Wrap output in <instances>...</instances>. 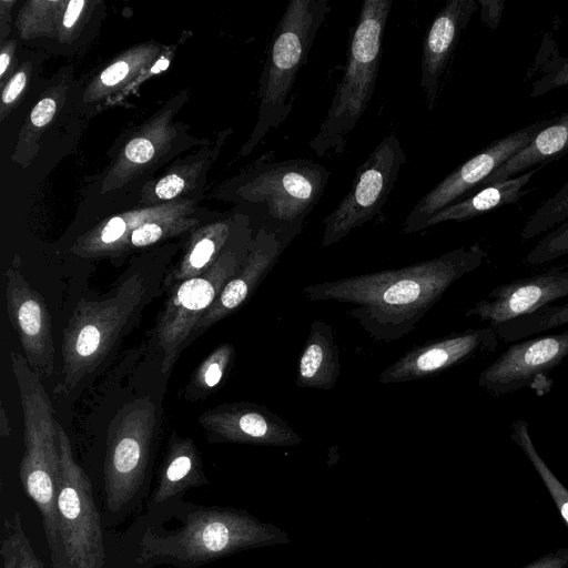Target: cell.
<instances>
[{"mask_svg":"<svg viewBox=\"0 0 568 568\" xmlns=\"http://www.w3.org/2000/svg\"><path fill=\"white\" fill-rule=\"evenodd\" d=\"M487 252L479 243L405 267L306 285L312 302L355 305L348 312L376 342L393 343L412 333L458 280L480 267Z\"/></svg>","mask_w":568,"mask_h":568,"instance_id":"obj_1","label":"cell"},{"mask_svg":"<svg viewBox=\"0 0 568 568\" xmlns=\"http://www.w3.org/2000/svg\"><path fill=\"white\" fill-rule=\"evenodd\" d=\"M261 538L247 516L180 497L146 508L106 552L105 568H197Z\"/></svg>","mask_w":568,"mask_h":568,"instance_id":"obj_2","label":"cell"},{"mask_svg":"<svg viewBox=\"0 0 568 568\" xmlns=\"http://www.w3.org/2000/svg\"><path fill=\"white\" fill-rule=\"evenodd\" d=\"M392 0H365L349 33L344 72L308 145L317 156L343 154L348 135L367 110L377 78Z\"/></svg>","mask_w":568,"mask_h":568,"instance_id":"obj_3","label":"cell"},{"mask_svg":"<svg viewBox=\"0 0 568 568\" xmlns=\"http://www.w3.org/2000/svg\"><path fill=\"white\" fill-rule=\"evenodd\" d=\"M146 288L144 277L134 274L112 296L77 304L63 329L62 381L55 394L68 395L98 368L143 307Z\"/></svg>","mask_w":568,"mask_h":568,"instance_id":"obj_4","label":"cell"},{"mask_svg":"<svg viewBox=\"0 0 568 568\" xmlns=\"http://www.w3.org/2000/svg\"><path fill=\"white\" fill-rule=\"evenodd\" d=\"M156 427V408L138 398L113 417L103 463V499L108 525H119L148 491Z\"/></svg>","mask_w":568,"mask_h":568,"instance_id":"obj_5","label":"cell"},{"mask_svg":"<svg viewBox=\"0 0 568 568\" xmlns=\"http://www.w3.org/2000/svg\"><path fill=\"white\" fill-rule=\"evenodd\" d=\"M331 11L327 0H291L277 23L261 80V113L254 133L258 142L290 115L287 102L317 31Z\"/></svg>","mask_w":568,"mask_h":568,"instance_id":"obj_6","label":"cell"},{"mask_svg":"<svg viewBox=\"0 0 568 568\" xmlns=\"http://www.w3.org/2000/svg\"><path fill=\"white\" fill-rule=\"evenodd\" d=\"M329 175L317 162L291 159L265 164L247 183V197L261 207V230L276 237L282 252L302 232Z\"/></svg>","mask_w":568,"mask_h":568,"instance_id":"obj_7","label":"cell"},{"mask_svg":"<svg viewBox=\"0 0 568 568\" xmlns=\"http://www.w3.org/2000/svg\"><path fill=\"white\" fill-rule=\"evenodd\" d=\"M61 474L58 509L71 568H105L106 549L92 484L75 462L71 442L58 423Z\"/></svg>","mask_w":568,"mask_h":568,"instance_id":"obj_8","label":"cell"},{"mask_svg":"<svg viewBox=\"0 0 568 568\" xmlns=\"http://www.w3.org/2000/svg\"><path fill=\"white\" fill-rule=\"evenodd\" d=\"M407 160L396 133L386 135L357 168L349 191L323 219L322 246H332L377 215Z\"/></svg>","mask_w":568,"mask_h":568,"instance_id":"obj_9","label":"cell"},{"mask_svg":"<svg viewBox=\"0 0 568 568\" xmlns=\"http://www.w3.org/2000/svg\"><path fill=\"white\" fill-rule=\"evenodd\" d=\"M248 247L250 244L237 252L223 254L202 275L175 285L156 324V342L162 352V373H169L173 368L199 321L241 268Z\"/></svg>","mask_w":568,"mask_h":568,"instance_id":"obj_10","label":"cell"},{"mask_svg":"<svg viewBox=\"0 0 568 568\" xmlns=\"http://www.w3.org/2000/svg\"><path fill=\"white\" fill-rule=\"evenodd\" d=\"M551 120H540L493 141L457 166L414 205L405 219L404 234L425 231L427 222L444 207L457 202L500 165L524 149Z\"/></svg>","mask_w":568,"mask_h":568,"instance_id":"obj_11","label":"cell"},{"mask_svg":"<svg viewBox=\"0 0 568 568\" xmlns=\"http://www.w3.org/2000/svg\"><path fill=\"white\" fill-rule=\"evenodd\" d=\"M568 358V329L520 339L504 349L478 375V385L495 397L542 386L551 371Z\"/></svg>","mask_w":568,"mask_h":568,"instance_id":"obj_12","label":"cell"},{"mask_svg":"<svg viewBox=\"0 0 568 568\" xmlns=\"http://www.w3.org/2000/svg\"><path fill=\"white\" fill-rule=\"evenodd\" d=\"M498 345V334L490 325L452 333L408 349L387 366L377 381L381 384H397L427 378L491 353Z\"/></svg>","mask_w":568,"mask_h":568,"instance_id":"obj_13","label":"cell"},{"mask_svg":"<svg viewBox=\"0 0 568 568\" xmlns=\"http://www.w3.org/2000/svg\"><path fill=\"white\" fill-rule=\"evenodd\" d=\"M3 277L8 317L19 337L24 357L41 378L51 377L55 348L47 303L31 287L19 264H12Z\"/></svg>","mask_w":568,"mask_h":568,"instance_id":"obj_14","label":"cell"},{"mask_svg":"<svg viewBox=\"0 0 568 568\" xmlns=\"http://www.w3.org/2000/svg\"><path fill=\"white\" fill-rule=\"evenodd\" d=\"M568 297V265H557L541 273L513 280L494 287L466 312L490 326L537 312Z\"/></svg>","mask_w":568,"mask_h":568,"instance_id":"obj_15","label":"cell"},{"mask_svg":"<svg viewBox=\"0 0 568 568\" xmlns=\"http://www.w3.org/2000/svg\"><path fill=\"white\" fill-rule=\"evenodd\" d=\"M197 420L210 443L292 446L302 440L285 419L256 403L222 404Z\"/></svg>","mask_w":568,"mask_h":568,"instance_id":"obj_16","label":"cell"},{"mask_svg":"<svg viewBox=\"0 0 568 568\" xmlns=\"http://www.w3.org/2000/svg\"><path fill=\"white\" fill-rule=\"evenodd\" d=\"M475 0H447L430 22L422 48L420 88L428 111L434 109L442 77L463 30L477 10Z\"/></svg>","mask_w":568,"mask_h":568,"instance_id":"obj_17","label":"cell"},{"mask_svg":"<svg viewBox=\"0 0 568 568\" xmlns=\"http://www.w3.org/2000/svg\"><path fill=\"white\" fill-rule=\"evenodd\" d=\"M282 253L276 237L260 230L250 243L241 268L199 321L189 342L242 307L272 271Z\"/></svg>","mask_w":568,"mask_h":568,"instance_id":"obj_18","label":"cell"},{"mask_svg":"<svg viewBox=\"0 0 568 568\" xmlns=\"http://www.w3.org/2000/svg\"><path fill=\"white\" fill-rule=\"evenodd\" d=\"M207 483L194 442L173 433L168 442L166 454L146 508L180 498L185 491Z\"/></svg>","mask_w":568,"mask_h":568,"instance_id":"obj_19","label":"cell"},{"mask_svg":"<svg viewBox=\"0 0 568 568\" xmlns=\"http://www.w3.org/2000/svg\"><path fill=\"white\" fill-rule=\"evenodd\" d=\"M341 368L334 327L322 320L313 321L300 356L296 386L333 389L341 376Z\"/></svg>","mask_w":568,"mask_h":568,"instance_id":"obj_20","label":"cell"},{"mask_svg":"<svg viewBox=\"0 0 568 568\" xmlns=\"http://www.w3.org/2000/svg\"><path fill=\"white\" fill-rule=\"evenodd\" d=\"M568 154V112L551 119L518 153L494 171L480 186L505 181Z\"/></svg>","mask_w":568,"mask_h":568,"instance_id":"obj_21","label":"cell"},{"mask_svg":"<svg viewBox=\"0 0 568 568\" xmlns=\"http://www.w3.org/2000/svg\"><path fill=\"white\" fill-rule=\"evenodd\" d=\"M542 166L545 165L535 166L520 175L480 187L473 195L457 201L436 213L427 222L426 229L444 222H464L504 205L518 202L526 194L524 191L525 186Z\"/></svg>","mask_w":568,"mask_h":568,"instance_id":"obj_22","label":"cell"},{"mask_svg":"<svg viewBox=\"0 0 568 568\" xmlns=\"http://www.w3.org/2000/svg\"><path fill=\"white\" fill-rule=\"evenodd\" d=\"M537 78L530 87V97L538 98L547 92L568 85V55L559 54L557 43L550 33L546 32L529 70Z\"/></svg>","mask_w":568,"mask_h":568,"instance_id":"obj_23","label":"cell"},{"mask_svg":"<svg viewBox=\"0 0 568 568\" xmlns=\"http://www.w3.org/2000/svg\"><path fill=\"white\" fill-rule=\"evenodd\" d=\"M568 324V302L552 304L531 314L493 326L499 339L514 343Z\"/></svg>","mask_w":568,"mask_h":568,"instance_id":"obj_24","label":"cell"},{"mask_svg":"<svg viewBox=\"0 0 568 568\" xmlns=\"http://www.w3.org/2000/svg\"><path fill=\"white\" fill-rule=\"evenodd\" d=\"M510 439L521 449L539 475L568 528V488L555 476L537 452L526 420L516 419L510 425Z\"/></svg>","mask_w":568,"mask_h":568,"instance_id":"obj_25","label":"cell"},{"mask_svg":"<svg viewBox=\"0 0 568 568\" xmlns=\"http://www.w3.org/2000/svg\"><path fill=\"white\" fill-rule=\"evenodd\" d=\"M234 356L235 349L231 343H223L212 351L192 375L185 397L195 400L211 394L231 368Z\"/></svg>","mask_w":568,"mask_h":568,"instance_id":"obj_26","label":"cell"},{"mask_svg":"<svg viewBox=\"0 0 568 568\" xmlns=\"http://www.w3.org/2000/svg\"><path fill=\"white\" fill-rule=\"evenodd\" d=\"M0 554L3 568H43L24 532L18 511L3 519Z\"/></svg>","mask_w":568,"mask_h":568,"instance_id":"obj_27","label":"cell"},{"mask_svg":"<svg viewBox=\"0 0 568 568\" xmlns=\"http://www.w3.org/2000/svg\"><path fill=\"white\" fill-rule=\"evenodd\" d=\"M568 220V181L546 200L526 221L520 231L524 241L551 231Z\"/></svg>","mask_w":568,"mask_h":568,"instance_id":"obj_28","label":"cell"},{"mask_svg":"<svg viewBox=\"0 0 568 568\" xmlns=\"http://www.w3.org/2000/svg\"><path fill=\"white\" fill-rule=\"evenodd\" d=\"M568 255V220L557 225L526 254L524 263L540 266Z\"/></svg>","mask_w":568,"mask_h":568,"instance_id":"obj_29","label":"cell"},{"mask_svg":"<svg viewBox=\"0 0 568 568\" xmlns=\"http://www.w3.org/2000/svg\"><path fill=\"white\" fill-rule=\"evenodd\" d=\"M480 20L491 31L496 30L505 10L504 0H478Z\"/></svg>","mask_w":568,"mask_h":568,"instance_id":"obj_30","label":"cell"},{"mask_svg":"<svg viewBox=\"0 0 568 568\" xmlns=\"http://www.w3.org/2000/svg\"><path fill=\"white\" fill-rule=\"evenodd\" d=\"M163 235V229L158 223H144L134 229L129 242L132 246L143 247L159 241Z\"/></svg>","mask_w":568,"mask_h":568,"instance_id":"obj_31","label":"cell"},{"mask_svg":"<svg viewBox=\"0 0 568 568\" xmlns=\"http://www.w3.org/2000/svg\"><path fill=\"white\" fill-rule=\"evenodd\" d=\"M521 568H568V549L548 551Z\"/></svg>","mask_w":568,"mask_h":568,"instance_id":"obj_32","label":"cell"},{"mask_svg":"<svg viewBox=\"0 0 568 568\" xmlns=\"http://www.w3.org/2000/svg\"><path fill=\"white\" fill-rule=\"evenodd\" d=\"M124 153L131 162L144 163L153 156L154 146L148 139L136 138L128 143Z\"/></svg>","mask_w":568,"mask_h":568,"instance_id":"obj_33","label":"cell"},{"mask_svg":"<svg viewBox=\"0 0 568 568\" xmlns=\"http://www.w3.org/2000/svg\"><path fill=\"white\" fill-rule=\"evenodd\" d=\"M126 232V224L122 217L111 219L106 225L101 230L99 242L103 246H108L119 242Z\"/></svg>","mask_w":568,"mask_h":568,"instance_id":"obj_34","label":"cell"},{"mask_svg":"<svg viewBox=\"0 0 568 568\" xmlns=\"http://www.w3.org/2000/svg\"><path fill=\"white\" fill-rule=\"evenodd\" d=\"M184 187L182 178L175 174L163 178L155 186V194L162 200H169L180 194Z\"/></svg>","mask_w":568,"mask_h":568,"instance_id":"obj_35","label":"cell"},{"mask_svg":"<svg viewBox=\"0 0 568 568\" xmlns=\"http://www.w3.org/2000/svg\"><path fill=\"white\" fill-rule=\"evenodd\" d=\"M55 112V102L53 99L45 98L39 101L33 108L30 118L36 126H43L51 121Z\"/></svg>","mask_w":568,"mask_h":568,"instance_id":"obj_36","label":"cell"},{"mask_svg":"<svg viewBox=\"0 0 568 568\" xmlns=\"http://www.w3.org/2000/svg\"><path fill=\"white\" fill-rule=\"evenodd\" d=\"M129 72V65L124 61H119L106 68L100 77L101 82L106 87H112L122 81Z\"/></svg>","mask_w":568,"mask_h":568,"instance_id":"obj_37","label":"cell"},{"mask_svg":"<svg viewBox=\"0 0 568 568\" xmlns=\"http://www.w3.org/2000/svg\"><path fill=\"white\" fill-rule=\"evenodd\" d=\"M27 77L24 72L14 74L2 92V101L4 103L12 102L26 85Z\"/></svg>","mask_w":568,"mask_h":568,"instance_id":"obj_38","label":"cell"},{"mask_svg":"<svg viewBox=\"0 0 568 568\" xmlns=\"http://www.w3.org/2000/svg\"><path fill=\"white\" fill-rule=\"evenodd\" d=\"M84 3L85 2L83 0H72L68 3L67 10H65V13L63 17L64 27L71 28L75 23L79 14L82 11Z\"/></svg>","mask_w":568,"mask_h":568,"instance_id":"obj_39","label":"cell"},{"mask_svg":"<svg viewBox=\"0 0 568 568\" xmlns=\"http://www.w3.org/2000/svg\"><path fill=\"white\" fill-rule=\"evenodd\" d=\"M11 434V427L6 414V409L1 403L0 405V435L2 438L9 437Z\"/></svg>","mask_w":568,"mask_h":568,"instance_id":"obj_40","label":"cell"},{"mask_svg":"<svg viewBox=\"0 0 568 568\" xmlns=\"http://www.w3.org/2000/svg\"><path fill=\"white\" fill-rule=\"evenodd\" d=\"M9 61H10V57L7 53H1V55H0V75H2L6 72Z\"/></svg>","mask_w":568,"mask_h":568,"instance_id":"obj_41","label":"cell"},{"mask_svg":"<svg viewBox=\"0 0 568 568\" xmlns=\"http://www.w3.org/2000/svg\"><path fill=\"white\" fill-rule=\"evenodd\" d=\"M169 64V61L165 59H162L161 61H158V63L153 67L152 72L156 73L162 70H164Z\"/></svg>","mask_w":568,"mask_h":568,"instance_id":"obj_42","label":"cell"}]
</instances>
